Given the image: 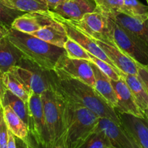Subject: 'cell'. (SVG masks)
Returning a JSON list of instances; mask_svg holds the SVG:
<instances>
[{
    "label": "cell",
    "instance_id": "6da1fadb",
    "mask_svg": "<svg viewBox=\"0 0 148 148\" xmlns=\"http://www.w3.org/2000/svg\"><path fill=\"white\" fill-rule=\"evenodd\" d=\"M59 95L62 116V147L78 148L95 132L101 117L86 107Z\"/></svg>",
    "mask_w": 148,
    "mask_h": 148
},
{
    "label": "cell",
    "instance_id": "7a4b0ae2",
    "mask_svg": "<svg viewBox=\"0 0 148 148\" xmlns=\"http://www.w3.org/2000/svg\"><path fill=\"white\" fill-rule=\"evenodd\" d=\"M54 89L64 99L86 107L101 118H108L121 124L116 110L88 84L72 78H59L56 75Z\"/></svg>",
    "mask_w": 148,
    "mask_h": 148
},
{
    "label": "cell",
    "instance_id": "3957f363",
    "mask_svg": "<svg viewBox=\"0 0 148 148\" xmlns=\"http://www.w3.org/2000/svg\"><path fill=\"white\" fill-rule=\"evenodd\" d=\"M7 37L20 50L23 58L46 70H54L59 59L66 53L64 48L13 28H10Z\"/></svg>",
    "mask_w": 148,
    "mask_h": 148
},
{
    "label": "cell",
    "instance_id": "277c9868",
    "mask_svg": "<svg viewBox=\"0 0 148 148\" xmlns=\"http://www.w3.org/2000/svg\"><path fill=\"white\" fill-rule=\"evenodd\" d=\"M11 69L21 78L32 92L41 95L54 88L55 72L43 69L25 58H22Z\"/></svg>",
    "mask_w": 148,
    "mask_h": 148
},
{
    "label": "cell",
    "instance_id": "5b68a950",
    "mask_svg": "<svg viewBox=\"0 0 148 148\" xmlns=\"http://www.w3.org/2000/svg\"><path fill=\"white\" fill-rule=\"evenodd\" d=\"M108 27L114 45L134 61L148 67L147 46L110 17Z\"/></svg>",
    "mask_w": 148,
    "mask_h": 148
},
{
    "label": "cell",
    "instance_id": "8992f818",
    "mask_svg": "<svg viewBox=\"0 0 148 148\" xmlns=\"http://www.w3.org/2000/svg\"><path fill=\"white\" fill-rule=\"evenodd\" d=\"M27 128L38 145L43 148L51 147L50 137L46 122L41 95L32 92L26 103Z\"/></svg>",
    "mask_w": 148,
    "mask_h": 148
},
{
    "label": "cell",
    "instance_id": "52a82bcc",
    "mask_svg": "<svg viewBox=\"0 0 148 148\" xmlns=\"http://www.w3.org/2000/svg\"><path fill=\"white\" fill-rule=\"evenodd\" d=\"M41 99L50 137L51 147L62 146V116L59 93L53 88L43 92Z\"/></svg>",
    "mask_w": 148,
    "mask_h": 148
},
{
    "label": "cell",
    "instance_id": "ba28073f",
    "mask_svg": "<svg viewBox=\"0 0 148 148\" xmlns=\"http://www.w3.org/2000/svg\"><path fill=\"white\" fill-rule=\"evenodd\" d=\"M53 72L59 78H72L95 87V75L88 60L71 59L65 53L59 59Z\"/></svg>",
    "mask_w": 148,
    "mask_h": 148
},
{
    "label": "cell",
    "instance_id": "9c48e42d",
    "mask_svg": "<svg viewBox=\"0 0 148 148\" xmlns=\"http://www.w3.org/2000/svg\"><path fill=\"white\" fill-rule=\"evenodd\" d=\"M67 21L88 37L114 45L108 27V17L98 9L93 12L85 14L80 20Z\"/></svg>",
    "mask_w": 148,
    "mask_h": 148
},
{
    "label": "cell",
    "instance_id": "30bf717a",
    "mask_svg": "<svg viewBox=\"0 0 148 148\" xmlns=\"http://www.w3.org/2000/svg\"><path fill=\"white\" fill-rule=\"evenodd\" d=\"M96 130L103 132L115 148H141L122 124L110 119L100 118Z\"/></svg>",
    "mask_w": 148,
    "mask_h": 148
},
{
    "label": "cell",
    "instance_id": "8fae6325",
    "mask_svg": "<svg viewBox=\"0 0 148 148\" xmlns=\"http://www.w3.org/2000/svg\"><path fill=\"white\" fill-rule=\"evenodd\" d=\"M51 12L52 17H53V20L60 22V23L64 26L65 29H66V33H67V36L69 38L72 39V40H75V42L79 43L83 49H85V51H86L87 52L91 53V54L93 55V56H96L98 59L107 62V63L111 64V66H113L114 68H116V69H119L118 68L112 63V62L110 60L109 58H108V56H107V55L104 53V51L101 49V47H100V46H98L91 38L88 37L87 35H85V33H82L81 30H79V29L77 28L76 27H75V26L72 25V24H70L66 20L62 18L60 16L55 14V13L52 12Z\"/></svg>",
    "mask_w": 148,
    "mask_h": 148
},
{
    "label": "cell",
    "instance_id": "7c38bea8",
    "mask_svg": "<svg viewBox=\"0 0 148 148\" xmlns=\"http://www.w3.org/2000/svg\"><path fill=\"white\" fill-rule=\"evenodd\" d=\"M117 96V104L114 109L119 114H127L139 118H145L144 112L137 105L131 90L122 77L119 80L110 79Z\"/></svg>",
    "mask_w": 148,
    "mask_h": 148
},
{
    "label": "cell",
    "instance_id": "4fadbf2b",
    "mask_svg": "<svg viewBox=\"0 0 148 148\" xmlns=\"http://www.w3.org/2000/svg\"><path fill=\"white\" fill-rule=\"evenodd\" d=\"M54 21L51 11L27 12L14 20L11 28L27 34H33Z\"/></svg>",
    "mask_w": 148,
    "mask_h": 148
},
{
    "label": "cell",
    "instance_id": "5bb4252c",
    "mask_svg": "<svg viewBox=\"0 0 148 148\" xmlns=\"http://www.w3.org/2000/svg\"><path fill=\"white\" fill-rule=\"evenodd\" d=\"M97 10L95 0H66L58 5L53 11L62 18L67 20H80L88 13Z\"/></svg>",
    "mask_w": 148,
    "mask_h": 148
},
{
    "label": "cell",
    "instance_id": "9a60e30c",
    "mask_svg": "<svg viewBox=\"0 0 148 148\" xmlns=\"http://www.w3.org/2000/svg\"><path fill=\"white\" fill-rule=\"evenodd\" d=\"M92 40L101 47V49L103 51L104 53L107 55L112 63L123 73L137 75L138 73L137 62L132 58L124 53L115 45L107 43L97 39H92Z\"/></svg>",
    "mask_w": 148,
    "mask_h": 148
},
{
    "label": "cell",
    "instance_id": "2e32d148",
    "mask_svg": "<svg viewBox=\"0 0 148 148\" xmlns=\"http://www.w3.org/2000/svg\"><path fill=\"white\" fill-rule=\"evenodd\" d=\"M121 124L132 134L141 148H148V121L127 114H119Z\"/></svg>",
    "mask_w": 148,
    "mask_h": 148
},
{
    "label": "cell",
    "instance_id": "e0dca14e",
    "mask_svg": "<svg viewBox=\"0 0 148 148\" xmlns=\"http://www.w3.org/2000/svg\"><path fill=\"white\" fill-rule=\"evenodd\" d=\"M108 17L115 20L123 28L132 33L148 47V19L145 21H140L121 12Z\"/></svg>",
    "mask_w": 148,
    "mask_h": 148
},
{
    "label": "cell",
    "instance_id": "ac0fdd59",
    "mask_svg": "<svg viewBox=\"0 0 148 148\" xmlns=\"http://www.w3.org/2000/svg\"><path fill=\"white\" fill-rule=\"evenodd\" d=\"M3 116L8 130L27 146L32 145L27 126L10 106H3Z\"/></svg>",
    "mask_w": 148,
    "mask_h": 148
},
{
    "label": "cell",
    "instance_id": "d6986e66",
    "mask_svg": "<svg viewBox=\"0 0 148 148\" xmlns=\"http://www.w3.org/2000/svg\"><path fill=\"white\" fill-rule=\"evenodd\" d=\"M31 35L61 48H64L65 43L69 39L64 26L55 20L50 25L42 27Z\"/></svg>",
    "mask_w": 148,
    "mask_h": 148
},
{
    "label": "cell",
    "instance_id": "ffe728a7",
    "mask_svg": "<svg viewBox=\"0 0 148 148\" xmlns=\"http://www.w3.org/2000/svg\"><path fill=\"white\" fill-rule=\"evenodd\" d=\"M90 64L95 75V84L94 88L111 108H115L117 104V96L110 78L103 73L95 64L91 62Z\"/></svg>",
    "mask_w": 148,
    "mask_h": 148
},
{
    "label": "cell",
    "instance_id": "44dd1931",
    "mask_svg": "<svg viewBox=\"0 0 148 148\" xmlns=\"http://www.w3.org/2000/svg\"><path fill=\"white\" fill-rule=\"evenodd\" d=\"M23 54L9 40L8 37L0 39V70L7 72L18 64Z\"/></svg>",
    "mask_w": 148,
    "mask_h": 148
},
{
    "label": "cell",
    "instance_id": "7402d4cb",
    "mask_svg": "<svg viewBox=\"0 0 148 148\" xmlns=\"http://www.w3.org/2000/svg\"><path fill=\"white\" fill-rule=\"evenodd\" d=\"M121 77L128 85L140 109L143 112L148 109V92L138 76L124 73Z\"/></svg>",
    "mask_w": 148,
    "mask_h": 148
},
{
    "label": "cell",
    "instance_id": "603a6c76",
    "mask_svg": "<svg viewBox=\"0 0 148 148\" xmlns=\"http://www.w3.org/2000/svg\"><path fill=\"white\" fill-rule=\"evenodd\" d=\"M3 79L6 89L21 98L27 103L32 92L21 78L12 69H10L8 72H4Z\"/></svg>",
    "mask_w": 148,
    "mask_h": 148
},
{
    "label": "cell",
    "instance_id": "cb8c5ba5",
    "mask_svg": "<svg viewBox=\"0 0 148 148\" xmlns=\"http://www.w3.org/2000/svg\"><path fill=\"white\" fill-rule=\"evenodd\" d=\"M10 8L23 12H49V9L45 0H2Z\"/></svg>",
    "mask_w": 148,
    "mask_h": 148
},
{
    "label": "cell",
    "instance_id": "d4e9b609",
    "mask_svg": "<svg viewBox=\"0 0 148 148\" xmlns=\"http://www.w3.org/2000/svg\"><path fill=\"white\" fill-rule=\"evenodd\" d=\"M120 12L136 20L145 21L148 19V6L144 5L138 0H124Z\"/></svg>",
    "mask_w": 148,
    "mask_h": 148
},
{
    "label": "cell",
    "instance_id": "484cf974",
    "mask_svg": "<svg viewBox=\"0 0 148 148\" xmlns=\"http://www.w3.org/2000/svg\"><path fill=\"white\" fill-rule=\"evenodd\" d=\"M10 106L12 109L20 117L22 120L27 124V108L26 103L19 97L7 90L4 96L2 103V108L4 106Z\"/></svg>",
    "mask_w": 148,
    "mask_h": 148
},
{
    "label": "cell",
    "instance_id": "4316f807",
    "mask_svg": "<svg viewBox=\"0 0 148 148\" xmlns=\"http://www.w3.org/2000/svg\"><path fill=\"white\" fill-rule=\"evenodd\" d=\"M78 148H115L113 147L108 137L103 132L95 130L88 137L85 143Z\"/></svg>",
    "mask_w": 148,
    "mask_h": 148
},
{
    "label": "cell",
    "instance_id": "83f0119b",
    "mask_svg": "<svg viewBox=\"0 0 148 148\" xmlns=\"http://www.w3.org/2000/svg\"><path fill=\"white\" fill-rule=\"evenodd\" d=\"M88 54H89L90 58V62L95 64L99 68L100 70H101L103 73L105 74L108 77H109L111 79L116 81L121 79V76H122L123 74H124L121 70L116 69V68H114V66H111V65L109 64L108 63L101 60V59H98V57L93 56V55H92L91 53H88Z\"/></svg>",
    "mask_w": 148,
    "mask_h": 148
},
{
    "label": "cell",
    "instance_id": "f1b7e54d",
    "mask_svg": "<svg viewBox=\"0 0 148 148\" xmlns=\"http://www.w3.org/2000/svg\"><path fill=\"white\" fill-rule=\"evenodd\" d=\"M64 49L66 51V56L69 58L77 59H85V60L88 61L90 60L88 52H87L85 49H83L79 43H77L69 38L65 43Z\"/></svg>",
    "mask_w": 148,
    "mask_h": 148
},
{
    "label": "cell",
    "instance_id": "f546056e",
    "mask_svg": "<svg viewBox=\"0 0 148 148\" xmlns=\"http://www.w3.org/2000/svg\"><path fill=\"white\" fill-rule=\"evenodd\" d=\"M25 13V12L10 8L3 2L2 0H0V23L8 28H11L12 24L17 17Z\"/></svg>",
    "mask_w": 148,
    "mask_h": 148
},
{
    "label": "cell",
    "instance_id": "4dcf8cb0",
    "mask_svg": "<svg viewBox=\"0 0 148 148\" xmlns=\"http://www.w3.org/2000/svg\"><path fill=\"white\" fill-rule=\"evenodd\" d=\"M97 9L106 15L110 16L121 12L124 0H95Z\"/></svg>",
    "mask_w": 148,
    "mask_h": 148
},
{
    "label": "cell",
    "instance_id": "1f68e13d",
    "mask_svg": "<svg viewBox=\"0 0 148 148\" xmlns=\"http://www.w3.org/2000/svg\"><path fill=\"white\" fill-rule=\"evenodd\" d=\"M0 148H8V128L4 116L0 121Z\"/></svg>",
    "mask_w": 148,
    "mask_h": 148
},
{
    "label": "cell",
    "instance_id": "d6a6232c",
    "mask_svg": "<svg viewBox=\"0 0 148 148\" xmlns=\"http://www.w3.org/2000/svg\"><path fill=\"white\" fill-rule=\"evenodd\" d=\"M137 66H138L137 76L142 81L148 92V67L138 62H137Z\"/></svg>",
    "mask_w": 148,
    "mask_h": 148
},
{
    "label": "cell",
    "instance_id": "836d02e7",
    "mask_svg": "<svg viewBox=\"0 0 148 148\" xmlns=\"http://www.w3.org/2000/svg\"><path fill=\"white\" fill-rule=\"evenodd\" d=\"M3 76H4V72L0 70V106L1 107H2V103L3 100H4V94H5L6 90H7L4 83Z\"/></svg>",
    "mask_w": 148,
    "mask_h": 148
},
{
    "label": "cell",
    "instance_id": "e575fe53",
    "mask_svg": "<svg viewBox=\"0 0 148 148\" xmlns=\"http://www.w3.org/2000/svg\"><path fill=\"white\" fill-rule=\"evenodd\" d=\"M47 3V5L49 7V11H53L58 5L66 0H45Z\"/></svg>",
    "mask_w": 148,
    "mask_h": 148
},
{
    "label": "cell",
    "instance_id": "d590c367",
    "mask_svg": "<svg viewBox=\"0 0 148 148\" xmlns=\"http://www.w3.org/2000/svg\"><path fill=\"white\" fill-rule=\"evenodd\" d=\"M8 148H17L15 136L8 130Z\"/></svg>",
    "mask_w": 148,
    "mask_h": 148
},
{
    "label": "cell",
    "instance_id": "8d00e7d4",
    "mask_svg": "<svg viewBox=\"0 0 148 148\" xmlns=\"http://www.w3.org/2000/svg\"><path fill=\"white\" fill-rule=\"evenodd\" d=\"M9 30H10V28L0 23V39L7 37L8 36Z\"/></svg>",
    "mask_w": 148,
    "mask_h": 148
},
{
    "label": "cell",
    "instance_id": "74e56055",
    "mask_svg": "<svg viewBox=\"0 0 148 148\" xmlns=\"http://www.w3.org/2000/svg\"><path fill=\"white\" fill-rule=\"evenodd\" d=\"M2 116H3V108L1 106H0V121H1V119Z\"/></svg>",
    "mask_w": 148,
    "mask_h": 148
},
{
    "label": "cell",
    "instance_id": "f35d334b",
    "mask_svg": "<svg viewBox=\"0 0 148 148\" xmlns=\"http://www.w3.org/2000/svg\"><path fill=\"white\" fill-rule=\"evenodd\" d=\"M144 114H145V118L147 119V120L148 121V109L145 110V111H144Z\"/></svg>",
    "mask_w": 148,
    "mask_h": 148
},
{
    "label": "cell",
    "instance_id": "ab89813d",
    "mask_svg": "<svg viewBox=\"0 0 148 148\" xmlns=\"http://www.w3.org/2000/svg\"><path fill=\"white\" fill-rule=\"evenodd\" d=\"M49 148H64L62 146H56V147H49Z\"/></svg>",
    "mask_w": 148,
    "mask_h": 148
},
{
    "label": "cell",
    "instance_id": "60d3db41",
    "mask_svg": "<svg viewBox=\"0 0 148 148\" xmlns=\"http://www.w3.org/2000/svg\"><path fill=\"white\" fill-rule=\"evenodd\" d=\"M27 148H36V147H35L34 146H33V145H30V146H27Z\"/></svg>",
    "mask_w": 148,
    "mask_h": 148
},
{
    "label": "cell",
    "instance_id": "b9f144b4",
    "mask_svg": "<svg viewBox=\"0 0 148 148\" xmlns=\"http://www.w3.org/2000/svg\"><path fill=\"white\" fill-rule=\"evenodd\" d=\"M146 1H147V4H148V0H146Z\"/></svg>",
    "mask_w": 148,
    "mask_h": 148
}]
</instances>
